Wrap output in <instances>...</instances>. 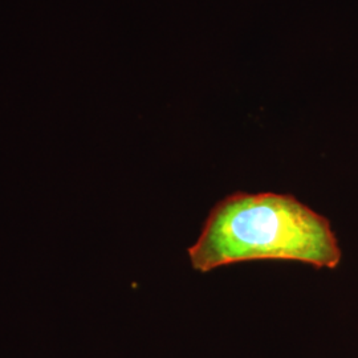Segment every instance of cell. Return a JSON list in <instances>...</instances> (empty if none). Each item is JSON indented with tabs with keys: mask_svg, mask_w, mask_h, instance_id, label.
<instances>
[{
	"mask_svg": "<svg viewBox=\"0 0 358 358\" xmlns=\"http://www.w3.org/2000/svg\"><path fill=\"white\" fill-rule=\"evenodd\" d=\"M189 256L192 268L203 273L252 260L334 269L341 250L329 220L292 195L236 192L211 210Z\"/></svg>",
	"mask_w": 358,
	"mask_h": 358,
	"instance_id": "6da1fadb",
	"label": "cell"
}]
</instances>
